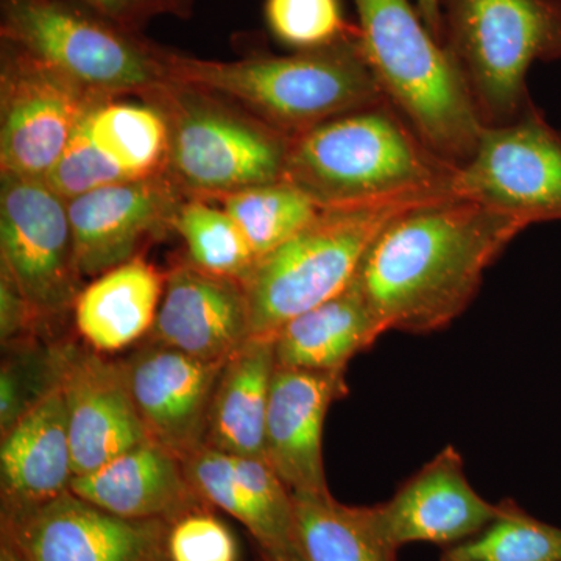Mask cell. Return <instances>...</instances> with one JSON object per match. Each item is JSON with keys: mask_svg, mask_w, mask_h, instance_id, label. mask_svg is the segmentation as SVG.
Returning <instances> with one entry per match:
<instances>
[{"mask_svg": "<svg viewBox=\"0 0 561 561\" xmlns=\"http://www.w3.org/2000/svg\"><path fill=\"white\" fill-rule=\"evenodd\" d=\"M529 227L460 195L421 203L376 236L354 283L383 331L445 330L467 311L494 261Z\"/></svg>", "mask_w": 561, "mask_h": 561, "instance_id": "1", "label": "cell"}, {"mask_svg": "<svg viewBox=\"0 0 561 561\" xmlns=\"http://www.w3.org/2000/svg\"><path fill=\"white\" fill-rule=\"evenodd\" d=\"M457 173L386 101L290 138L283 180L332 208L451 197Z\"/></svg>", "mask_w": 561, "mask_h": 561, "instance_id": "2", "label": "cell"}, {"mask_svg": "<svg viewBox=\"0 0 561 561\" xmlns=\"http://www.w3.org/2000/svg\"><path fill=\"white\" fill-rule=\"evenodd\" d=\"M164 62L172 83L230 99L287 138L386 102L357 27L316 50L236 61L202 60L168 50Z\"/></svg>", "mask_w": 561, "mask_h": 561, "instance_id": "3", "label": "cell"}, {"mask_svg": "<svg viewBox=\"0 0 561 561\" xmlns=\"http://www.w3.org/2000/svg\"><path fill=\"white\" fill-rule=\"evenodd\" d=\"M365 58L391 108L446 161H470L485 125L440 41L411 0H354Z\"/></svg>", "mask_w": 561, "mask_h": 561, "instance_id": "4", "label": "cell"}, {"mask_svg": "<svg viewBox=\"0 0 561 561\" xmlns=\"http://www.w3.org/2000/svg\"><path fill=\"white\" fill-rule=\"evenodd\" d=\"M442 44L485 127L522 116L535 62L561 60V0H440Z\"/></svg>", "mask_w": 561, "mask_h": 561, "instance_id": "5", "label": "cell"}, {"mask_svg": "<svg viewBox=\"0 0 561 561\" xmlns=\"http://www.w3.org/2000/svg\"><path fill=\"white\" fill-rule=\"evenodd\" d=\"M427 202L434 201L321 208L308 227L257 261L243 280L251 339H273L287 321L342 294L382 228L402 210Z\"/></svg>", "mask_w": 561, "mask_h": 561, "instance_id": "6", "label": "cell"}, {"mask_svg": "<svg viewBox=\"0 0 561 561\" xmlns=\"http://www.w3.org/2000/svg\"><path fill=\"white\" fill-rule=\"evenodd\" d=\"M2 41L105 99L169 83L165 51L77 0H2Z\"/></svg>", "mask_w": 561, "mask_h": 561, "instance_id": "7", "label": "cell"}, {"mask_svg": "<svg viewBox=\"0 0 561 561\" xmlns=\"http://www.w3.org/2000/svg\"><path fill=\"white\" fill-rule=\"evenodd\" d=\"M150 95L168 117L165 169L175 187L194 198H225L283 180L290 146L283 133L172 81Z\"/></svg>", "mask_w": 561, "mask_h": 561, "instance_id": "8", "label": "cell"}, {"mask_svg": "<svg viewBox=\"0 0 561 561\" xmlns=\"http://www.w3.org/2000/svg\"><path fill=\"white\" fill-rule=\"evenodd\" d=\"M102 101L106 99L2 41V175L46 180L81 122Z\"/></svg>", "mask_w": 561, "mask_h": 561, "instance_id": "9", "label": "cell"}, {"mask_svg": "<svg viewBox=\"0 0 561 561\" xmlns=\"http://www.w3.org/2000/svg\"><path fill=\"white\" fill-rule=\"evenodd\" d=\"M456 194L527 224L561 221V130L531 103L522 116L485 127Z\"/></svg>", "mask_w": 561, "mask_h": 561, "instance_id": "10", "label": "cell"}, {"mask_svg": "<svg viewBox=\"0 0 561 561\" xmlns=\"http://www.w3.org/2000/svg\"><path fill=\"white\" fill-rule=\"evenodd\" d=\"M0 268L44 319L73 308L80 275L73 261L68 202L44 180L2 175Z\"/></svg>", "mask_w": 561, "mask_h": 561, "instance_id": "11", "label": "cell"}, {"mask_svg": "<svg viewBox=\"0 0 561 561\" xmlns=\"http://www.w3.org/2000/svg\"><path fill=\"white\" fill-rule=\"evenodd\" d=\"M162 519H125L72 491L2 522L27 561H164Z\"/></svg>", "mask_w": 561, "mask_h": 561, "instance_id": "12", "label": "cell"}, {"mask_svg": "<svg viewBox=\"0 0 561 561\" xmlns=\"http://www.w3.org/2000/svg\"><path fill=\"white\" fill-rule=\"evenodd\" d=\"M224 364L151 342L121 362L149 440L180 460L205 446L210 401Z\"/></svg>", "mask_w": 561, "mask_h": 561, "instance_id": "13", "label": "cell"}, {"mask_svg": "<svg viewBox=\"0 0 561 561\" xmlns=\"http://www.w3.org/2000/svg\"><path fill=\"white\" fill-rule=\"evenodd\" d=\"M497 511L500 505L472 489L454 446H446L427 461L391 500L371 507L379 534L397 551L412 542L449 548L479 534Z\"/></svg>", "mask_w": 561, "mask_h": 561, "instance_id": "14", "label": "cell"}, {"mask_svg": "<svg viewBox=\"0 0 561 561\" xmlns=\"http://www.w3.org/2000/svg\"><path fill=\"white\" fill-rule=\"evenodd\" d=\"M179 192L164 175L110 184L68 202L73 261L80 278L135 260L149 236L171 224Z\"/></svg>", "mask_w": 561, "mask_h": 561, "instance_id": "15", "label": "cell"}, {"mask_svg": "<svg viewBox=\"0 0 561 561\" xmlns=\"http://www.w3.org/2000/svg\"><path fill=\"white\" fill-rule=\"evenodd\" d=\"M348 394L345 371H311L276 365L273 373L264 459L291 493H323V427L328 411Z\"/></svg>", "mask_w": 561, "mask_h": 561, "instance_id": "16", "label": "cell"}, {"mask_svg": "<svg viewBox=\"0 0 561 561\" xmlns=\"http://www.w3.org/2000/svg\"><path fill=\"white\" fill-rule=\"evenodd\" d=\"M60 387L76 476L149 440L121 362L69 345Z\"/></svg>", "mask_w": 561, "mask_h": 561, "instance_id": "17", "label": "cell"}, {"mask_svg": "<svg viewBox=\"0 0 561 561\" xmlns=\"http://www.w3.org/2000/svg\"><path fill=\"white\" fill-rule=\"evenodd\" d=\"M151 343L224 364L251 339L250 308L241 280L221 278L190 262L165 276Z\"/></svg>", "mask_w": 561, "mask_h": 561, "instance_id": "18", "label": "cell"}, {"mask_svg": "<svg viewBox=\"0 0 561 561\" xmlns=\"http://www.w3.org/2000/svg\"><path fill=\"white\" fill-rule=\"evenodd\" d=\"M181 461L195 494L242 524L260 551L297 546L291 491L267 460L232 456L205 445Z\"/></svg>", "mask_w": 561, "mask_h": 561, "instance_id": "19", "label": "cell"}, {"mask_svg": "<svg viewBox=\"0 0 561 561\" xmlns=\"http://www.w3.org/2000/svg\"><path fill=\"white\" fill-rule=\"evenodd\" d=\"M73 460L61 387L47 394L0 445V518H16L70 491Z\"/></svg>", "mask_w": 561, "mask_h": 561, "instance_id": "20", "label": "cell"}, {"mask_svg": "<svg viewBox=\"0 0 561 561\" xmlns=\"http://www.w3.org/2000/svg\"><path fill=\"white\" fill-rule=\"evenodd\" d=\"M70 491L95 507L125 519L169 522L202 502L183 461L147 440L87 474L73 476Z\"/></svg>", "mask_w": 561, "mask_h": 561, "instance_id": "21", "label": "cell"}, {"mask_svg": "<svg viewBox=\"0 0 561 561\" xmlns=\"http://www.w3.org/2000/svg\"><path fill=\"white\" fill-rule=\"evenodd\" d=\"M164 287V276L140 257L102 273L73 302L81 341L99 354L135 345L150 334Z\"/></svg>", "mask_w": 561, "mask_h": 561, "instance_id": "22", "label": "cell"}, {"mask_svg": "<svg viewBox=\"0 0 561 561\" xmlns=\"http://www.w3.org/2000/svg\"><path fill=\"white\" fill-rule=\"evenodd\" d=\"M386 334L364 295L351 283L342 294L287 321L275 335L278 367L346 371L350 360Z\"/></svg>", "mask_w": 561, "mask_h": 561, "instance_id": "23", "label": "cell"}, {"mask_svg": "<svg viewBox=\"0 0 561 561\" xmlns=\"http://www.w3.org/2000/svg\"><path fill=\"white\" fill-rule=\"evenodd\" d=\"M273 339H250L221 367L210 401L205 445L264 459L265 419L273 373Z\"/></svg>", "mask_w": 561, "mask_h": 561, "instance_id": "24", "label": "cell"}, {"mask_svg": "<svg viewBox=\"0 0 561 561\" xmlns=\"http://www.w3.org/2000/svg\"><path fill=\"white\" fill-rule=\"evenodd\" d=\"M295 542L306 561H397L383 540L371 507H351L331 491L291 493Z\"/></svg>", "mask_w": 561, "mask_h": 561, "instance_id": "25", "label": "cell"}, {"mask_svg": "<svg viewBox=\"0 0 561 561\" xmlns=\"http://www.w3.org/2000/svg\"><path fill=\"white\" fill-rule=\"evenodd\" d=\"M83 125L128 180L157 179L165 171L169 122L157 103L106 99L92 106Z\"/></svg>", "mask_w": 561, "mask_h": 561, "instance_id": "26", "label": "cell"}, {"mask_svg": "<svg viewBox=\"0 0 561 561\" xmlns=\"http://www.w3.org/2000/svg\"><path fill=\"white\" fill-rule=\"evenodd\" d=\"M224 208L241 228L257 261L308 227L321 210L309 195L284 180L228 195Z\"/></svg>", "mask_w": 561, "mask_h": 561, "instance_id": "27", "label": "cell"}, {"mask_svg": "<svg viewBox=\"0 0 561 561\" xmlns=\"http://www.w3.org/2000/svg\"><path fill=\"white\" fill-rule=\"evenodd\" d=\"M172 227L186 243L187 262L210 275L243 283L257 262L230 214L202 198L180 203Z\"/></svg>", "mask_w": 561, "mask_h": 561, "instance_id": "28", "label": "cell"}, {"mask_svg": "<svg viewBox=\"0 0 561 561\" xmlns=\"http://www.w3.org/2000/svg\"><path fill=\"white\" fill-rule=\"evenodd\" d=\"M493 522L449 546L440 561H561V529L541 522L515 501L500 502Z\"/></svg>", "mask_w": 561, "mask_h": 561, "instance_id": "29", "label": "cell"}, {"mask_svg": "<svg viewBox=\"0 0 561 561\" xmlns=\"http://www.w3.org/2000/svg\"><path fill=\"white\" fill-rule=\"evenodd\" d=\"M68 346L28 341L3 348L9 354L0 367V435L61 386Z\"/></svg>", "mask_w": 561, "mask_h": 561, "instance_id": "30", "label": "cell"}, {"mask_svg": "<svg viewBox=\"0 0 561 561\" xmlns=\"http://www.w3.org/2000/svg\"><path fill=\"white\" fill-rule=\"evenodd\" d=\"M264 14L272 35L295 51L331 46L356 31L341 0H265Z\"/></svg>", "mask_w": 561, "mask_h": 561, "instance_id": "31", "label": "cell"}, {"mask_svg": "<svg viewBox=\"0 0 561 561\" xmlns=\"http://www.w3.org/2000/svg\"><path fill=\"white\" fill-rule=\"evenodd\" d=\"M214 511L202 501L169 519L164 561H242L234 531Z\"/></svg>", "mask_w": 561, "mask_h": 561, "instance_id": "32", "label": "cell"}, {"mask_svg": "<svg viewBox=\"0 0 561 561\" xmlns=\"http://www.w3.org/2000/svg\"><path fill=\"white\" fill-rule=\"evenodd\" d=\"M44 181L66 202H70L110 184L130 180L103 153L81 122Z\"/></svg>", "mask_w": 561, "mask_h": 561, "instance_id": "33", "label": "cell"}, {"mask_svg": "<svg viewBox=\"0 0 561 561\" xmlns=\"http://www.w3.org/2000/svg\"><path fill=\"white\" fill-rule=\"evenodd\" d=\"M44 317L10 273L0 268V341L2 346L33 341Z\"/></svg>", "mask_w": 561, "mask_h": 561, "instance_id": "34", "label": "cell"}, {"mask_svg": "<svg viewBox=\"0 0 561 561\" xmlns=\"http://www.w3.org/2000/svg\"><path fill=\"white\" fill-rule=\"evenodd\" d=\"M102 18L136 33L150 18L171 13L165 0H77Z\"/></svg>", "mask_w": 561, "mask_h": 561, "instance_id": "35", "label": "cell"}, {"mask_svg": "<svg viewBox=\"0 0 561 561\" xmlns=\"http://www.w3.org/2000/svg\"><path fill=\"white\" fill-rule=\"evenodd\" d=\"M415 7L432 35L442 43L440 0H415Z\"/></svg>", "mask_w": 561, "mask_h": 561, "instance_id": "36", "label": "cell"}, {"mask_svg": "<svg viewBox=\"0 0 561 561\" xmlns=\"http://www.w3.org/2000/svg\"><path fill=\"white\" fill-rule=\"evenodd\" d=\"M262 561H306L302 559L297 546L280 551H261Z\"/></svg>", "mask_w": 561, "mask_h": 561, "instance_id": "37", "label": "cell"}, {"mask_svg": "<svg viewBox=\"0 0 561 561\" xmlns=\"http://www.w3.org/2000/svg\"><path fill=\"white\" fill-rule=\"evenodd\" d=\"M0 561H27L7 535H0Z\"/></svg>", "mask_w": 561, "mask_h": 561, "instance_id": "38", "label": "cell"}, {"mask_svg": "<svg viewBox=\"0 0 561 561\" xmlns=\"http://www.w3.org/2000/svg\"><path fill=\"white\" fill-rule=\"evenodd\" d=\"M165 2L171 9V13L180 14V16H183L190 10V0H165Z\"/></svg>", "mask_w": 561, "mask_h": 561, "instance_id": "39", "label": "cell"}]
</instances>
